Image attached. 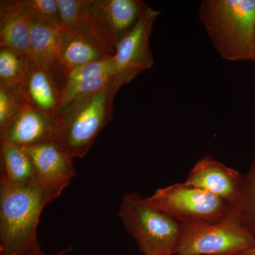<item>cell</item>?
<instances>
[{"label": "cell", "instance_id": "cell-1", "mask_svg": "<svg viewBox=\"0 0 255 255\" xmlns=\"http://www.w3.org/2000/svg\"><path fill=\"white\" fill-rule=\"evenodd\" d=\"M138 75L131 71L118 73L100 90L60 107L54 117L53 142L70 158H82L112 119L117 92Z\"/></svg>", "mask_w": 255, "mask_h": 255}, {"label": "cell", "instance_id": "cell-2", "mask_svg": "<svg viewBox=\"0 0 255 255\" xmlns=\"http://www.w3.org/2000/svg\"><path fill=\"white\" fill-rule=\"evenodd\" d=\"M55 199L36 180L16 184L0 178V255H25L41 248L40 216Z\"/></svg>", "mask_w": 255, "mask_h": 255}, {"label": "cell", "instance_id": "cell-3", "mask_svg": "<svg viewBox=\"0 0 255 255\" xmlns=\"http://www.w3.org/2000/svg\"><path fill=\"white\" fill-rule=\"evenodd\" d=\"M199 17L213 46L223 59H251L255 0H204Z\"/></svg>", "mask_w": 255, "mask_h": 255}, {"label": "cell", "instance_id": "cell-4", "mask_svg": "<svg viewBox=\"0 0 255 255\" xmlns=\"http://www.w3.org/2000/svg\"><path fill=\"white\" fill-rule=\"evenodd\" d=\"M118 215L143 255H173L182 225L132 191L122 197Z\"/></svg>", "mask_w": 255, "mask_h": 255}, {"label": "cell", "instance_id": "cell-5", "mask_svg": "<svg viewBox=\"0 0 255 255\" xmlns=\"http://www.w3.org/2000/svg\"><path fill=\"white\" fill-rule=\"evenodd\" d=\"M147 200L182 226L219 222L231 211L221 198L184 182L157 189Z\"/></svg>", "mask_w": 255, "mask_h": 255}, {"label": "cell", "instance_id": "cell-6", "mask_svg": "<svg viewBox=\"0 0 255 255\" xmlns=\"http://www.w3.org/2000/svg\"><path fill=\"white\" fill-rule=\"evenodd\" d=\"M182 226L176 255H236L255 244L230 214L219 222Z\"/></svg>", "mask_w": 255, "mask_h": 255}, {"label": "cell", "instance_id": "cell-7", "mask_svg": "<svg viewBox=\"0 0 255 255\" xmlns=\"http://www.w3.org/2000/svg\"><path fill=\"white\" fill-rule=\"evenodd\" d=\"M148 6L140 0H88V15L95 31L114 55L119 43Z\"/></svg>", "mask_w": 255, "mask_h": 255}, {"label": "cell", "instance_id": "cell-8", "mask_svg": "<svg viewBox=\"0 0 255 255\" xmlns=\"http://www.w3.org/2000/svg\"><path fill=\"white\" fill-rule=\"evenodd\" d=\"M33 164L36 180L58 198L76 176L73 159L54 142H46L23 147Z\"/></svg>", "mask_w": 255, "mask_h": 255}, {"label": "cell", "instance_id": "cell-9", "mask_svg": "<svg viewBox=\"0 0 255 255\" xmlns=\"http://www.w3.org/2000/svg\"><path fill=\"white\" fill-rule=\"evenodd\" d=\"M159 14L160 11L148 6L135 27L119 43L113 56L119 73L140 74L152 68L154 60L149 42L154 22Z\"/></svg>", "mask_w": 255, "mask_h": 255}, {"label": "cell", "instance_id": "cell-10", "mask_svg": "<svg viewBox=\"0 0 255 255\" xmlns=\"http://www.w3.org/2000/svg\"><path fill=\"white\" fill-rule=\"evenodd\" d=\"M243 177L236 169L206 155L191 169L184 183L219 196L231 206L240 195Z\"/></svg>", "mask_w": 255, "mask_h": 255}, {"label": "cell", "instance_id": "cell-11", "mask_svg": "<svg viewBox=\"0 0 255 255\" xmlns=\"http://www.w3.org/2000/svg\"><path fill=\"white\" fill-rule=\"evenodd\" d=\"M54 133V121L33 108L26 101L4 133L0 135V143L28 147L53 142Z\"/></svg>", "mask_w": 255, "mask_h": 255}, {"label": "cell", "instance_id": "cell-12", "mask_svg": "<svg viewBox=\"0 0 255 255\" xmlns=\"http://www.w3.org/2000/svg\"><path fill=\"white\" fill-rule=\"evenodd\" d=\"M28 21L33 58L54 82L60 94L65 85L59 60L61 31L60 28Z\"/></svg>", "mask_w": 255, "mask_h": 255}, {"label": "cell", "instance_id": "cell-13", "mask_svg": "<svg viewBox=\"0 0 255 255\" xmlns=\"http://www.w3.org/2000/svg\"><path fill=\"white\" fill-rule=\"evenodd\" d=\"M0 47L12 48L26 60L33 57L28 21L21 0L0 1Z\"/></svg>", "mask_w": 255, "mask_h": 255}, {"label": "cell", "instance_id": "cell-14", "mask_svg": "<svg viewBox=\"0 0 255 255\" xmlns=\"http://www.w3.org/2000/svg\"><path fill=\"white\" fill-rule=\"evenodd\" d=\"M24 90L28 103L54 121L59 106V90L33 56L26 63Z\"/></svg>", "mask_w": 255, "mask_h": 255}, {"label": "cell", "instance_id": "cell-15", "mask_svg": "<svg viewBox=\"0 0 255 255\" xmlns=\"http://www.w3.org/2000/svg\"><path fill=\"white\" fill-rule=\"evenodd\" d=\"M60 31L59 60L65 84L69 74L75 69L96 60L112 56L105 48L80 33Z\"/></svg>", "mask_w": 255, "mask_h": 255}, {"label": "cell", "instance_id": "cell-16", "mask_svg": "<svg viewBox=\"0 0 255 255\" xmlns=\"http://www.w3.org/2000/svg\"><path fill=\"white\" fill-rule=\"evenodd\" d=\"M59 28L80 33L114 55L95 31L88 15V0H58Z\"/></svg>", "mask_w": 255, "mask_h": 255}, {"label": "cell", "instance_id": "cell-17", "mask_svg": "<svg viewBox=\"0 0 255 255\" xmlns=\"http://www.w3.org/2000/svg\"><path fill=\"white\" fill-rule=\"evenodd\" d=\"M1 177L16 184L36 181L35 170L29 155L21 146L0 143Z\"/></svg>", "mask_w": 255, "mask_h": 255}, {"label": "cell", "instance_id": "cell-18", "mask_svg": "<svg viewBox=\"0 0 255 255\" xmlns=\"http://www.w3.org/2000/svg\"><path fill=\"white\" fill-rule=\"evenodd\" d=\"M229 214L255 239V153L251 169L243 176L240 195L231 206Z\"/></svg>", "mask_w": 255, "mask_h": 255}, {"label": "cell", "instance_id": "cell-19", "mask_svg": "<svg viewBox=\"0 0 255 255\" xmlns=\"http://www.w3.org/2000/svg\"><path fill=\"white\" fill-rule=\"evenodd\" d=\"M27 60L16 50L0 47V85L24 87Z\"/></svg>", "mask_w": 255, "mask_h": 255}, {"label": "cell", "instance_id": "cell-20", "mask_svg": "<svg viewBox=\"0 0 255 255\" xmlns=\"http://www.w3.org/2000/svg\"><path fill=\"white\" fill-rule=\"evenodd\" d=\"M24 87H6L0 85V135L26 103Z\"/></svg>", "mask_w": 255, "mask_h": 255}, {"label": "cell", "instance_id": "cell-21", "mask_svg": "<svg viewBox=\"0 0 255 255\" xmlns=\"http://www.w3.org/2000/svg\"><path fill=\"white\" fill-rule=\"evenodd\" d=\"M113 56L112 55L103 59L96 60L74 70L69 74L63 90L68 87L78 85L81 82L89 81L106 75H113L119 73Z\"/></svg>", "mask_w": 255, "mask_h": 255}, {"label": "cell", "instance_id": "cell-22", "mask_svg": "<svg viewBox=\"0 0 255 255\" xmlns=\"http://www.w3.org/2000/svg\"><path fill=\"white\" fill-rule=\"evenodd\" d=\"M23 12L28 20L45 26L59 28L58 0H21Z\"/></svg>", "mask_w": 255, "mask_h": 255}, {"label": "cell", "instance_id": "cell-23", "mask_svg": "<svg viewBox=\"0 0 255 255\" xmlns=\"http://www.w3.org/2000/svg\"><path fill=\"white\" fill-rule=\"evenodd\" d=\"M73 250V248L72 247H70V248H65V249L62 250L61 251H60L59 253H56V254L53 255H66L68 253H70ZM25 255H47L46 253H43V251H42L41 248H38V249L34 250V251H32L28 253L27 254Z\"/></svg>", "mask_w": 255, "mask_h": 255}, {"label": "cell", "instance_id": "cell-24", "mask_svg": "<svg viewBox=\"0 0 255 255\" xmlns=\"http://www.w3.org/2000/svg\"><path fill=\"white\" fill-rule=\"evenodd\" d=\"M250 60L255 64V28L254 34H253V43H252L251 59Z\"/></svg>", "mask_w": 255, "mask_h": 255}, {"label": "cell", "instance_id": "cell-25", "mask_svg": "<svg viewBox=\"0 0 255 255\" xmlns=\"http://www.w3.org/2000/svg\"><path fill=\"white\" fill-rule=\"evenodd\" d=\"M236 255H255V244Z\"/></svg>", "mask_w": 255, "mask_h": 255}]
</instances>
